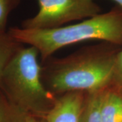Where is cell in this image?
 Returning a JSON list of instances; mask_svg holds the SVG:
<instances>
[{
    "label": "cell",
    "mask_w": 122,
    "mask_h": 122,
    "mask_svg": "<svg viewBox=\"0 0 122 122\" xmlns=\"http://www.w3.org/2000/svg\"><path fill=\"white\" fill-rule=\"evenodd\" d=\"M120 46L103 41L62 58L51 56L41 66V79L52 94L95 92L109 86Z\"/></svg>",
    "instance_id": "1"
},
{
    "label": "cell",
    "mask_w": 122,
    "mask_h": 122,
    "mask_svg": "<svg viewBox=\"0 0 122 122\" xmlns=\"http://www.w3.org/2000/svg\"><path fill=\"white\" fill-rule=\"evenodd\" d=\"M8 33L21 44L37 49L44 62L59 49L89 40L122 46V9L114 8L81 22L48 29L11 27Z\"/></svg>",
    "instance_id": "2"
},
{
    "label": "cell",
    "mask_w": 122,
    "mask_h": 122,
    "mask_svg": "<svg viewBox=\"0 0 122 122\" xmlns=\"http://www.w3.org/2000/svg\"><path fill=\"white\" fill-rule=\"evenodd\" d=\"M39 55L34 47H22L4 70L0 90L22 113L44 118L58 96L48 91L42 82Z\"/></svg>",
    "instance_id": "3"
},
{
    "label": "cell",
    "mask_w": 122,
    "mask_h": 122,
    "mask_svg": "<svg viewBox=\"0 0 122 122\" xmlns=\"http://www.w3.org/2000/svg\"><path fill=\"white\" fill-rule=\"evenodd\" d=\"M39 10L21 23L25 29H48L70 22L86 20L100 14L101 8L94 0H36Z\"/></svg>",
    "instance_id": "4"
},
{
    "label": "cell",
    "mask_w": 122,
    "mask_h": 122,
    "mask_svg": "<svg viewBox=\"0 0 122 122\" xmlns=\"http://www.w3.org/2000/svg\"><path fill=\"white\" fill-rule=\"evenodd\" d=\"M86 93L71 92L58 96L56 103L44 117L46 122H79Z\"/></svg>",
    "instance_id": "5"
},
{
    "label": "cell",
    "mask_w": 122,
    "mask_h": 122,
    "mask_svg": "<svg viewBox=\"0 0 122 122\" xmlns=\"http://www.w3.org/2000/svg\"><path fill=\"white\" fill-rule=\"evenodd\" d=\"M100 112L102 122H122V96L109 87L102 90Z\"/></svg>",
    "instance_id": "6"
},
{
    "label": "cell",
    "mask_w": 122,
    "mask_h": 122,
    "mask_svg": "<svg viewBox=\"0 0 122 122\" xmlns=\"http://www.w3.org/2000/svg\"><path fill=\"white\" fill-rule=\"evenodd\" d=\"M101 91L86 93L79 122H102L100 112Z\"/></svg>",
    "instance_id": "7"
},
{
    "label": "cell",
    "mask_w": 122,
    "mask_h": 122,
    "mask_svg": "<svg viewBox=\"0 0 122 122\" xmlns=\"http://www.w3.org/2000/svg\"><path fill=\"white\" fill-rule=\"evenodd\" d=\"M22 47L8 32L0 33V77L9 62Z\"/></svg>",
    "instance_id": "8"
},
{
    "label": "cell",
    "mask_w": 122,
    "mask_h": 122,
    "mask_svg": "<svg viewBox=\"0 0 122 122\" xmlns=\"http://www.w3.org/2000/svg\"><path fill=\"white\" fill-rule=\"evenodd\" d=\"M26 115L15 107L0 90V122H25Z\"/></svg>",
    "instance_id": "9"
},
{
    "label": "cell",
    "mask_w": 122,
    "mask_h": 122,
    "mask_svg": "<svg viewBox=\"0 0 122 122\" xmlns=\"http://www.w3.org/2000/svg\"><path fill=\"white\" fill-rule=\"evenodd\" d=\"M20 0H0V33H5L9 15L17 8Z\"/></svg>",
    "instance_id": "10"
},
{
    "label": "cell",
    "mask_w": 122,
    "mask_h": 122,
    "mask_svg": "<svg viewBox=\"0 0 122 122\" xmlns=\"http://www.w3.org/2000/svg\"><path fill=\"white\" fill-rule=\"evenodd\" d=\"M107 87L122 96V48L117 56L111 79Z\"/></svg>",
    "instance_id": "11"
},
{
    "label": "cell",
    "mask_w": 122,
    "mask_h": 122,
    "mask_svg": "<svg viewBox=\"0 0 122 122\" xmlns=\"http://www.w3.org/2000/svg\"><path fill=\"white\" fill-rule=\"evenodd\" d=\"M25 122H46L44 118L38 117L33 115H26Z\"/></svg>",
    "instance_id": "12"
},
{
    "label": "cell",
    "mask_w": 122,
    "mask_h": 122,
    "mask_svg": "<svg viewBox=\"0 0 122 122\" xmlns=\"http://www.w3.org/2000/svg\"><path fill=\"white\" fill-rule=\"evenodd\" d=\"M113 1H114L115 2H116L119 5V7L122 9V0H113Z\"/></svg>",
    "instance_id": "13"
}]
</instances>
